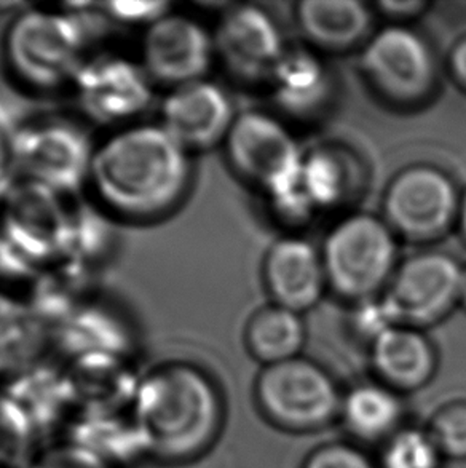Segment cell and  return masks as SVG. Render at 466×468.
Masks as SVG:
<instances>
[{"label":"cell","instance_id":"35","mask_svg":"<svg viewBox=\"0 0 466 468\" xmlns=\"http://www.w3.org/2000/svg\"><path fill=\"white\" fill-rule=\"evenodd\" d=\"M455 230L461 234V240L466 245V190L461 192V211H459V219H457V229Z\"/></svg>","mask_w":466,"mask_h":468},{"label":"cell","instance_id":"19","mask_svg":"<svg viewBox=\"0 0 466 468\" xmlns=\"http://www.w3.org/2000/svg\"><path fill=\"white\" fill-rule=\"evenodd\" d=\"M0 387L25 412L42 438L57 429H68L79 412L76 392L66 367H58L38 358Z\"/></svg>","mask_w":466,"mask_h":468},{"label":"cell","instance_id":"10","mask_svg":"<svg viewBox=\"0 0 466 468\" xmlns=\"http://www.w3.org/2000/svg\"><path fill=\"white\" fill-rule=\"evenodd\" d=\"M69 90L82 119L112 132L141 122L157 87L138 57L102 51L90 55Z\"/></svg>","mask_w":466,"mask_h":468},{"label":"cell","instance_id":"33","mask_svg":"<svg viewBox=\"0 0 466 468\" xmlns=\"http://www.w3.org/2000/svg\"><path fill=\"white\" fill-rule=\"evenodd\" d=\"M16 179L12 155V133L0 127V198L12 187Z\"/></svg>","mask_w":466,"mask_h":468},{"label":"cell","instance_id":"7","mask_svg":"<svg viewBox=\"0 0 466 468\" xmlns=\"http://www.w3.org/2000/svg\"><path fill=\"white\" fill-rule=\"evenodd\" d=\"M359 70L380 101L399 111L427 106L440 89V63L429 38L412 26L387 25L359 51Z\"/></svg>","mask_w":466,"mask_h":468},{"label":"cell","instance_id":"25","mask_svg":"<svg viewBox=\"0 0 466 468\" xmlns=\"http://www.w3.org/2000/svg\"><path fill=\"white\" fill-rule=\"evenodd\" d=\"M243 339L252 360L260 363L262 367H271L302 355L307 342V324L302 314L269 304L249 316Z\"/></svg>","mask_w":466,"mask_h":468},{"label":"cell","instance_id":"2","mask_svg":"<svg viewBox=\"0 0 466 468\" xmlns=\"http://www.w3.org/2000/svg\"><path fill=\"white\" fill-rule=\"evenodd\" d=\"M130 416L147 461L183 467L203 459L221 440L228 403L205 367L170 360L141 374Z\"/></svg>","mask_w":466,"mask_h":468},{"label":"cell","instance_id":"26","mask_svg":"<svg viewBox=\"0 0 466 468\" xmlns=\"http://www.w3.org/2000/svg\"><path fill=\"white\" fill-rule=\"evenodd\" d=\"M44 438L0 387V468H27L44 450Z\"/></svg>","mask_w":466,"mask_h":468},{"label":"cell","instance_id":"29","mask_svg":"<svg viewBox=\"0 0 466 468\" xmlns=\"http://www.w3.org/2000/svg\"><path fill=\"white\" fill-rule=\"evenodd\" d=\"M301 468H378L376 456L350 440L328 441L305 456Z\"/></svg>","mask_w":466,"mask_h":468},{"label":"cell","instance_id":"22","mask_svg":"<svg viewBox=\"0 0 466 468\" xmlns=\"http://www.w3.org/2000/svg\"><path fill=\"white\" fill-rule=\"evenodd\" d=\"M365 166L339 144H322L305 151L301 189L316 215L335 211L363 194Z\"/></svg>","mask_w":466,"mask_h":468},{"label":"cell","instance_id":"18","mask_svg":"<svg viewBox=\"0 0 466 468\" xmlns=\"http://www.w3.org/2000/svg\"><path fill=\"white\" fill-rule=\"evenodd\" d=\"M267 89L278 112L297 122L326 115L337 93L333 70L312 48H290Z\"/></svg>","mask_w":466,"mask_h":468},{"label":"cell","instance_id":"13","mask_svg":"<svg viewBox=\"0 0 466 468\" xmlns=\"http://www.w3.org/2000/svg\"><path fill=\"white\" fill-rule=\"evenodd\" d=\"M138 59L157 89L203 80L217 64L215 34L194 15L171 8L141 34Z\"/></svg>","mask_w":466,"mask_h":468},{"label":"cell","instance_id":"30","mask_svg":"<svg viewBox=\"0 0 466 468\" xmlns=\"http://www.w3.org/2000/svg\"><path fill=\"white\" fill-rule=\"evenodd\" d=\"M171 8L175 6L170 2H111L96 4L95 13L114 25L139 27L144 31L147 26L170 12Z\"/></svg>","mask_w":466,"mask_h":468},{"label":"cell","instance_id":"20","mask_svg":"<svg viewBox=\"0 0 466 468\" xmlns=\"http://www.w3.org/2000/svg\"><path fill=\"white\" fill-rule=\"evenodd\" d=\"M294 15L309 48L323 57L361 51L377 16L372 4L359 0H305Z\"/></svg>","mask_w":466,"mask_h":468},{"label":"cell","instance_id":"36","mask_svg":"<svg viewBox=\"0 0 466 468\" xmlns=\"http://www.w3.org/2000/svg\"><path fill=\"white\" fill-rule=\"evenodd\" d=\"M461 307H463L466 311V266L465 272H463V283H461Z\"/></svg>","mask_w":466,"mask_h":468},{"label":"cell","instance_id":"6","mask_svg":"<svg viewBox=\"0 0 466 468\" xmlns=\"http://www.w3.org/2000/svg\"><path fill=\"white\" fill-rule=\"evenodd\" d=\"M96 143L80 122L69 117L21 122L12 134L16 179L72 198L89 189Z\"/></svg>","mask_w":466,"mask_h":468},{"label":"cell","instance_id":"1","mask_svg":"<svg viewBox=\"0 0 466 468\" xmlns=\"http://www.w3.org/2000/svg\"><path fill=\"white\" fill-rule=\"evenodd\" d=\"M194 177V155L157 122H138L96 143L87 190L112 219L154 224L183 208Z\"/></svg>","mask_w":466,"mask_h":468},{"label":"cell","instance_id":"14","mask_svg":"<svg viewBox=\"0 0 466 468\" xmlns=\"http://www.w3.org/2000/svg\"><path fill=\"white\" fill-rule=\"evenodd\" d=\"M238 114L228 90L208 77L166 90L157 123L196 155L224 146Z\"/></svg>","mask_w":466,"mask_h":468},{"label":"cell","instance_id":"17","mask_svg":"<svg viewBox=\"0 0 466 468\" xmlns=\"http://www.w3.org/2000/svg\"><path fill=\"white\" fill-rule=\"evenodd\" d=\"M372 378L408 397L429 387L440 369L435 342L423 329L393 324L367 346Z\"/></svg>","mask_w":466,"mask_h":468},{"label":"cell","instance_id":"24","mask_svg":"<svg viewBox=\"0 0 466 468\" xmlns=\"http://www.w3.org/2000/svg\"><path fill=\"white\" fill-rule=\"evenodd\" d=\"M48 331L29 299L0 286V382L38 360Z\"/></svg>","mask_w":466,"mask_h":468},{"label":"cell","instance_id":"21","mask_svg":"<svg viewBox=\"0 0 466 468\" xmlns=\"http://www.w3.org/2000/svg\"><path fill=\"white\" fill-rule=\"evenodd\" d=\"M404 399V395L374 378L353 384L344 388L337 424L353 443L380 448L409 422Z\"/></svg>","mask_w":466,"mask_h":468},{"label":"cell","instance_id":"12","mask_svg":"<svg viewBox=\"0 0 466 468\" xmlns=\"http://www.w3.org/2000/svg\"><path fill=\"white\" fill-rule=\"evenodd\" d=\"M213 34L216 63L246 87H269L290 50L277 18L256 4L226 6Z\"/></svg>","mask_w":466,"mask_h":468},{"label":"cell","instance_id":"16","mask_svg":"<svg viewBox=\"0 0 466 468\" xmlns=\"http://www.w3.org/2000/svg\"><path fill=\"white\" fill-rule=\"evenodd\" d=\"M262 279L271 304L302 315L315 309L329 292L322 248L297 234L284 235L269 248Z\"/></svg>","mask_w":466,"mask_h":468},{"label":"cell","instance_id":"32","mask_svg":"<svg viewBox=\"0 0 466 468\" xmlns=\"http://www.w3.org/2000/svg\"><path fill=\"white\" fill-rule=\"evenodd\" d=\"M372 6L376 15L387 19L388 25L410 26L422 18L429 4L425 0H380Z\"/></svg>","mask_w":466,"mask_h":468},{"label":"cell","instance_id":"5","mask_svg":"<svg viewBox=\"0 0 466 468\" xmlns=\"http://www.w3.org/2000/svg\"><path fill=\"white\" fill-rule=\"evenodd\" d=\"M342 395L333 373L303 355L260 367L252 387L259 414L290 435H312L337 424Z\"/></svg>","mask_w":466,"mask_h":468},{"label":"cell","instance_id":"4","mask_svg":"<svg viewBox=\"0 0 466 468\" xmlns=\"http://www.w3.org/2000/svg\"><path fill=\"white\" fill-rule=\"evenodd\" d=\"M401 240L382 215L355 211L329 229L322 254L329 292L359 305L378 299L397 272Z\"/></svg>","mask_w":466,"mask_h":468},{"label":"cell","instance_id":"8","mask_svg":"<svg viewBox=\"0 0 466 468\" xmlns=\"http://www.w3.org/2000/svg\"><path fill=\"white\" fill-rule=\"evenodd\" d=\"M222 147L233 173L269 202L301 183L305 151L280 115L239 112Z\"/></svg>","mask_w":466,"mask_h":468},{"label":"cell","instance_id":"15","mask_svg":"<svg viewBox=\"0 0 466 468\" xmlns=\"http://www.w3.org/2000/svg\"><path fill=\"white\" fill-rule=\"evenodd\" d=\"M68 365L96 361H132L134 331L117 309L82 301L50 329Z\"/></svg>","mask_w":466,"mask_h":468},{"label":"cell","instance_id":"31","mask_svg":"<svg viewBox=\"0 0 466 468\" xmlns=\"http://www.w3.org/2000/svg\"><path fill=\"white\" fill-rule=\"evenodd\" d=\"M27 468H114L77 444L63 440L45 446Z\"/></svg>","mask_w":466,"mask_h":468},{"label":"cell","instance_id":"27","mask_svg":"<svg viewBox=\"0 0 466 468\" xmlns=\"http://www.w3.org/2000/svg\"><path fill=\"white\" fill-rule=\"evenodd\" d=\"M376 461L378 468H444L448 463L429 427L412 422L378 448Z\"/></svg>","mask_w":466,"mask_h":468},{"label":"cell","instance_id":"23","mask_svg":"<svg viewBox=\"0 0 466 468\" xmlns=\"http://www.w3.org/2000/svg\"><path fill=\"white\" fill-rule=\"evenodd\" d=\"M66 431L68 437L64 440L89 451L114 468L147 461L130 411L79 412Z\"/></svg>","mask_w":466,"mask_h":468},{"label":"cell","instance_id":"34","mask_svg":"<svg viewBox=\"0 0 466 468\" xmlns=\"http://www.w3.org/2000/svg\"><path fill=\"white\" fill-rule=\"evenodd\" d=\"M449 76L466 95V36L459 38L448 57Z\"/></svg>","mask_w":466,"mask_h":468},{"label":"cell","instance_id":"11","mask_svg":"<svg viewBox=\"0 0 466 468\" xmlns=\"http://www.w3.org/2000/svg\"><path fill=\"white\" fill-rule=\"evenodd\" d=\"M465 266L446 251L427 250L401 261L380 296L395 324L427 331L461 307Z\"/></svg>","mask_w":466,"mask_h":468},{"label":"cell","instance_id":"9","mask_svg":"<svg viewBox=\"0 0 466 468\" xmlns=\"http://www.w3.org/2000/svg\"><path fill=\"white\" fill-rule=\"evenodd\" d=\"M461 190L448 171L436 165L404 166L391 177L382 202V218L397 239L431 245L457 229Z\"/></svg>","mask_w":466,"mask_h":468},{"label":"cell","instance_id":"28","mask_svg":"<svg viewBox=\"0 0 466 468\" xmlns=\"http://www.w3.org/2000/svg\"><path fill=\"white\" fill-rule=\"evenodd\" d=\"M425 425L448 463H466V399L440 406Z\"/></svg>","mask_w":466,"mask_h":468},{"label":"cell","instance_id":"3","mask_svg":"<svg viewBox=\"0 0 466 468\" xmlns=\"http://www.w3.org/2000/svg\"><path fill=\"white\" fill-rule=\"evenodd\" d=\"M90 15H95V4H27L15 13L2 38L8 74L34 93L69 89L91 55Z\"/></svg>","mask_w":466,"mask_h":468}]
</instances>
